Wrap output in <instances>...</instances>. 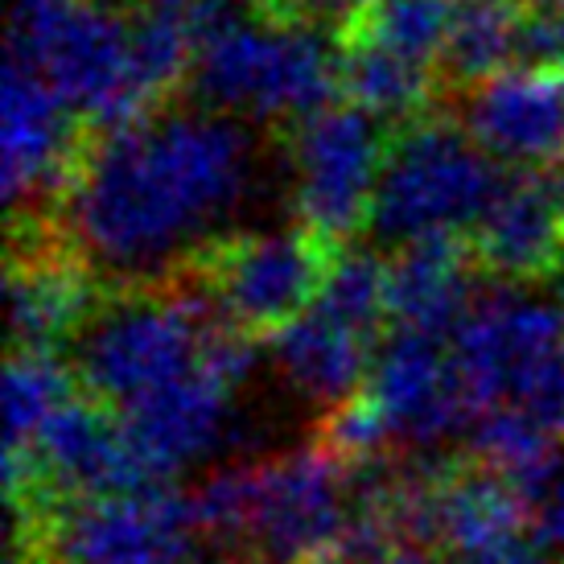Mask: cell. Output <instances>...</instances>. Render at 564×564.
I'll list each match as a JSON object with an SVG mask.
<instances>
[{"instance_id":"cell-1","label":"cell","mask_w":564,"mask_h":564,"mask_svg":"<svg viewBox=\"0 0 564 564\" xmlns=\"http://www.w3.org/2000/svg\"><path fill=\"white\" fill-rule=\"evenodd\" d=\"M260 170L251 128L182 104L137 124L91 132L54 236L104 289H149L186 276L231 236Z\"/></svg>"},{"instance_id":"cell-2","label":"cell","mask_w":564,"mask_h":564,"mask_svg":"<svg viewBox=\"0 0 564 564\" xmlns=\"http://www.w3.org/2000/svg\"><path fill=\"white\" fill-rule=\"evenodd\" d=\"M189 511L219 564H350V462L322 441L223 466L189 495Z\"/></svg>"},{"instance_id":"cell-3","label":"cell","mask_w":564,"mask_h":564,"mask_svg":"<svg viewBox=\"0 0 564 564\" xmlns=\"http://www.w3.org/2000/svg\"><path fill=\"white\" fill-rule=\"evenodd\" d=\"M227 317L189 276L149 289H108L75 338V379L111 412L141 404L210 367V338Z\"/></svg>"},{"instance_id":"cell-4","label":"cell","mask_w":564,"mask_h":564,"mask_svg":"<svg viewBox=\"0 0 564 564\" xmlns=\"http://www.w3.org/2000/svg\"><path fill=\"white\" fill-rule=\"evenodd\" d=\"M343 42L326 25L272 13H231L210 33L189 70V104L256 124H301L334 104Z\"/></svg>"},{"instance_id":"cell-5","label":"cell","mask_w":564,"mask_h":564,"mask_svg":"<svg viewBox=\"0 0 564 564\" xmlns=\"http://www.w3.org/2000/svg\"><path fill=\"white\" fill-rule=\"evenodd\" d=\"M9 63L54 87L87 132L137 124L132 0H13Z\"/></svg>"},{"instance_id":"cell-6","label":"cell","mask_w":564,"mask_h":564,"mask_svg":"<svg viewBox=\"0 0 564 564\" xmlns=\"http://www.w3.org/2000/svg\"><path fill=\"white\" fill-rule=\"evenodd\" d=\"M502 186L507 173L462 120L421 116L388 141L367 231L395 251L421 239H462L482 223Z\"/></svg>"},{"instance_id":"cell-7","label":"cell","mask_w":564,"mask_h":564,"mask_svg":"<svg viewBox=\"0 0 564 564\" xmlns=\"http://www.w3.org/2000/svg\"><path fill=\"white\" fill-rule=\"evenodd\" d=\"M449 346L474 416L511 408L549 437H564V317L556 297H528L511 284L482 293Z\"/></svg>"},{"instance_id":"cell-8","label":"cell","mask_w":564,"mask_h":564,"mask_svg":"<svg viewBox=\"0 0 564 564\" xmlns=\"http://www.w3.org/2000/svg\"><path fill=\"white\" fill-rule=\"evenodd\" d=\"M25 564H189L203 535L189 499L144 486L91 502H46L13 511Z\"/></svg>"},{"instance_id":"cell-9","label":"cell","mask_w":564,"mask_h":564,"mask_svg":"<svg viewBox=\"0 0 564 564\" xmlns=\"http://www.w3.org/2000/svg\"><path fill=\"white\" fill-rule=\"evenodd\" d=\"M338 251L305 227L236 231L186 276L243 334H276L317 301Z\"/></svg>"},{"instance_id":"cell-10","label":"cell","mask_w":564,"mask_h":564,"mask_svg":"<svg viewBox=\"0 0 564 564\" xmlns=\"http://www.w3.org/2000/svg\"><path fill=\"white\" fill-rule=\"evenodd\" d=\"M383 124L350 104H329L310 120L293 124L289 165H293V206L305 231L334 251L371 223L379 173L388 161Z\"/></svg>"},{"instance_id":"cell-11","label":"cell","mask_w":564,"mask_h":564,"mask_svg":"<svg viewBox=\"0 0 564 564\" xmlns=\"http://www.w3.org/2000/svg\"><path fill=\"white\" fill-rule=\"evenodd\" d=\"M4 486L13 511H33L46 502L111 499L158 482L144 478L120 416L91 395H75L50 416L30 454L4 457Z\"/></svg>"},{"instance_id":"cell-12","label":"cell","mask_w":564,"mask_h":564,"mask_svg":"<svg viewBox=\"0 0 564 564\" xmlns=\"http://www.w3.org/2000/svg\"><path fill=\"white\" fill-rule=\"evenodd\" d=\"M87 124L66 108L58 91L4 63L0 91V173L13 227L50 223L87 149Z\"/></svg>"},{"instance_id":"cell-13","label":"cell","mask_w":564,"mask_h":564,"mask_svg":"<svg viewBox=\"0 0 564 564\" xmlns=\"http://www.w3.org/2000/svg\"><path fill=\"white\" fill-rule=\"evenodd\" d=\"M362 395L376 404L392 449L433 454L454 433H470L474 412L457 379L454 346L392 329L376 350Z\"/></svg>"},{"instance_id":"cell-14","label":"cell","mask_w":564,"mask_h":564,"mask_svg":"<svg viewBox=\"0 0 564 564\" xmlns=\"http://www.w3.org/2000/svg\"><path fill=\"white\" fill-rule=\"evenodd\" d=\"M104 297L108 289L63 248V239L54 236V223L13 227V256H9L13 350L58 355L66 343L75 346Z\"/></svg>"},{"instance_id":"cell-15","label":"cell","mask_w":564,"mask_h":564,"mask_svg":"<svg viewBox=\"0 0 564 564\" xmlns=\"http://www.w3.org/2000/svg\"><path fill=\"white\" fill-rule=\"evenodd\" d=\"M462 128L499 165L540 173L564 161V70L511 66L462 91Z\"/></svg>"},{"instance_id":"cell-16","label":"cell","mask_w":564,"mask_h":564,"mask_svg":"<svg viewBox=\"0 0 564 564\" xmlns=\"http://www.w3.org/2000/svg\"><path fill=\"white\" fill-rule=\"evenodd\" d=\"M236 392L239 383H231L210 362L198 376L182 379L165 392L116 412L144 478L161 486L177 478L182 470H189L194 462H203L206 454H215L219 441L227 437Z\"/></svg>"},{"instance_id":"cell-17","label":"cell","mask_w":564,"mask_h":564,"mask_svg":"<svg viewBox=\"0 0 564 564\" xmlns=\"http://www.w3.org/2000/svg\"><path fill=\"white\" fill-rule=\"evenodd\" d=\"M478 272L502 284L556 276L564 264V186L552 170L511 173L470 231Z\"/></svg>"},{"instance_id":"cell-18","label":"cell","mask_w":564,"mask_h":564,"mask_svg":"<svg viewBox=\"0 0 564 564\" xmlns=\"http://www.w3.org/2000/svg\"><path fill=\"white\" fill-rule=\"evenodd\" d=\"M379 343L383 334L355 326L350 317L314 301L305 314L272 334V362L301 400L334 412L367 388Z\"/></svg>"},{"instance_id":"cell-19","label":"cell","mask_w":564,"mask_h":564,"mask_svg":"<svg viewBox=\"0 0 564 564\" xmlns=\"http://www.w3.org/2000/svg\"><path fill=\"white\" fill-rule=\"evenodd\" d=\"M470 243L454 236L408 243L388 260V317L392 329L454 343L478 301Z\"/></svg>"},{"instance_id":"cell-20","label":"cell","mask_w":564,"mask_h":564,"mask_svg":"<svg viewBox=\"0 0 564 564\" xmlns=\"http://www.w3.org/2000/svg\"><path fill=\"white\" fill-rule=\"evenodd\" d=\"M343 42V66H338V83L350 108L376 116L379 124H412L421 120L437 87L445 83L433 75V66L408 63L400 54L383 46H371L362 37H346Z\"/></svg>"},{"instance_id":"cell-21","label":"cell","mask_w":564,"mask_h":564,"mask_svg":"<svg viewBox=\"0 0 564 564\" xmlns=\"http://www.w3.org/2000/svg\"><path fill=\"white\" fill-rule=\"evenodd\" d=\"M523 0H454V30L441 54V83L470 91L523 63Z\"/></svg>"},{"instance_id":"cell-22","label":"cell","mask_w":564,"mask_h":564,"mask_svg":"<svg viewBox=\"0 0 564 564\" xmlns=\"http://www.w3.org/2000/svg\"><path fill=\"white\" fill-rule=\"evenodd\" d=\"M75 367L58 355L13 350L4 371V457L30 454L50 416L75 400Z\"/></svg>"},{"instance_id":"cell-23","label":"cell","mask_w":564,"mask_h":564,"mask_svg":"<svg viewBox=\"0 0 564 564\" xmlns=\"http://www.w3.org/2000/svg\"><path fill=\"white\" fill-rule=\"evenodd\" d=\"M454 30V0H376L343 25L346 37H362L421 66H441Z\"/></svg>"},{"instance_id":"cell-24","label":"cell","mask_w":564,"mask_h":564,"mask_svg":"<svg viewBox=\"0 0 564 564\" xmlns=\"http://www.w3.org/2000/svg\"><path fill=\"white\" fill-rule=\"evenodd\" d=\"M511 482L519 490L528 540L549 556H564V445H552L549 454Z\"/></svg>"},{"instance_id":"cell-25","label":"cell","mask_w":564,"mask_h":564,"mask_svg":"<svg viewBox=\"0 0 564 564\" xmlns=\"http://www.w3.org/2000/svg\"><path fill=\"white\" fill-rule=\"evenodd\" d=\"M376 0H260V9L284 21H310V25H329V21H350Z\"/></svg>"},{"instance_id":"cell-26","label":"cell","mask_w":564,"mask_h":564,"mask_svg":"<svg viewBox=\"0 0 564 564\" xmlns=\"http://www.w3.org/2000/svg\"><path fill=\"white\" fill-rule=\"evenodd\" d=\"M449 564H552V556L544 549H535L532 540H507V544H495V549L482 552H462Z\"/></svg>"},{"instance_id":"cell-27","label":"cell","mask_w":564,"mask_h":564,"mask_svg":"<svg viewBox=\"0 0 564 564\" xmlns=\"http://www.w3.org/2000/svg\"><path fill=\"white\" fill-rule=\"evenodd\" d=\"M359 564H433V561H429V552L416 549V544H395V549L376 552V556H367V561H359Z\"/></svg>"}]
</instances>
